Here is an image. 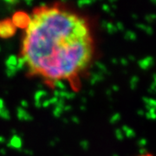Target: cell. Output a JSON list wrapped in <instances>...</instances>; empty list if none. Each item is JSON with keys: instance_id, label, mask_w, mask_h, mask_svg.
<instances>
[{"instance_id": "obj_1", "label": "cell", "mask_w": 156, "mask_h": 156, "mask_svg": "<svg viewBox=\"0 0 156 156\" xmlns=\"http://www.w3.org/2000/svg\"><path fill=\"white\" fill-rule=\"evenodd\" d=\"M77 17L57 8L44 7L34 13L26 28L22 56L31 73H42L55 81L88 66L93 53L91 39L74 35Z\"/></svg>"}, {"instance_id": "obj_2", "label": "cell", "mask_w": 156, "mask_h": 156, "mask_svg": "<svg viewBox=\"0 0 156 156\" xmlns=\"http://www.w3.org/2000/svg\"><path fill=\"white\" fill-rule=\"evenodd\" d=\"M11 21L16 28H27L29 23L30 21V17L25 12L17 11L14 13Z\"/></svg>"}, {"instance_id": "obj_3", "label": "cell", "mask_w": 156, "mask_h": 156, "mask_svg": "<svg viewBox=\"0 0 156 156\" xmlns=\"http://www.w3.org/2000/svg\"><path fill=\"white\" fill-rule=\"evenodd\" d=\"M16 32V27L13 25L11 20L6 19L0 21V37L8 38L12 37Z\"/></svg>"}, {"instance_id": "obj_4", "label": "cell", "mask_w": 156, "mask_h": 156, "mask_svg": "<svg viewBox=\"0 0 156 156\" xmlns=\"http://www.w3.org/2000/svg\"><path fill=\"white\" fill-rule=\"evenodd\" d=\"M22 145V138L18 134L12 135V137H11L10 140L8 141V143H7V147H8L13 148V149H17V150L21 149Z\"/></svg>"}, {"instance_id": "obj_5", "label": "cell", "mask_w": 156, "mask_h": 156, "mask_svg": "<svg viewBox=\"0 0 156 156\" xmlns=\"http://www.w3.org/2000/svg\"><path fill=\"white\" fill-rule=\"evenodd\" d=\"M154 58H153V56H146L145 58H143V59H140L138 61V65H139V67L141 69H143V70H147V69H149L153 65H154Z\"/></svg>"}, {"instance_id": "obj_6", "label": "cell", "mask_w": 156, "mask_h": 156, "mask_svg": "<svg viewBox=\"0 0 156 156\" xmlns=\"http://www.w3.org/2000/svg\"><path fill=\"white\" fill-rule=\"evenodd\" d=\"M17 116L19 121H24V122H30L33 120V116L30 115L28 112L24 108L21 107H18L17 108Z\"/></svg>"}, {"instance_id": "obj_7", "label": "cell", "mask_w": 156, "mask_h": 156, "mask_svg": "<svg viewBox=\"0 0 156 156\" xmlns=\"http://www.w3.org/2000/svg\"><path fill=\"white\" fill-rule=\"evenodd\" d=\"M17 57L15 55H11L8 56V58L5 60V66L6 69H11V70H15L18 71L17 68Z\"/></svg>"}, {"instance_id": "obj_8", "label": "cell", "mask_w": 156, "mask_h": 156, "mask_svg": "<svg viewBox=\"0 0 156 156\" xmlns=\"http://www.w3.org/2000/svg\"><path fill=\"white\" fill-rule=\"evenodd\" d=\"M48 95V93L44 90V89H38L34 95V99H35V106L37 108H41L42 107V98Z\"/></svg>"}, {"instance_id": "obj_9", "label": "cell", "mask_w": 156, "mask_h": 156, "mask_svg": "<svg viewBox=\"0 0 156 156\" xmlns=\"http://www.w3.org/2000/svg\"><path fill=\"white\" fill-rule=\"evenodd\" d=\"M122 131L124 134V136L128 137V139H133L136 136V133L133 128H131L130 127H128V125H123L122 127Z\"/></svg>"}, {"instance_id": "obj_10", "label": "cell", "mask_w": 156, "mask_h": 156, "mask_svg": "<svg viewBox=\"0 0 156 156\" xmlns=\"http://www.w3.org/2000/svg\"><path fill=\"white\" fill-rule=\"evenodd\" d=\"M104 80V75L101 74L100 72H95L91 75L90 78V84L91 85H95L96 83L102 82Z\"/></svg>"}, {"instance_id": "obj_11", "label": "cell", "mask_w": 156, "mask_h": 156, "mask_svg": "<svg viewBox=\"0 0 156 156\" xmlns=\"http://www.w3.org/2000/svg\"><path fill=\"white\" fill-rule=\"evenodd\" d=\"M95 66L96 68L98 69V70H99V72L101 74H102V75H104V74H110V73L108 72V69H107L106 65L103 63V62H95Z\"/></svg>"}, {"instance_id": "obj_12", "label": "cell", "mask_w": 156, "mask_h": 156, "mask_svg": "<svg viewBox=\"0 0 156 156\" xmlns=\"http://www.w3.org/2000/svg\"><path fill=\"white\" fill-rule=\"evenodd\" d=\"M139 83V77L137 76H133L130 81H129V86H130V89L132 90H135L137 89V86Z\"/></svg>"}, {"instance_id": "obj_13", "label": "cell", "mask_w": 156, "mask_h": 156, "mask_svg": "<svg viewBox=\"0 0 156 156\" xmlns=\"http://www.w3.org/2000/svg\"><path fill=\"white\" fill-rule=\"evenodd\" d=\"M124 38L127 41H135L137 39V36L133 30H127L124 35Z\"/></svg>"}, {"instance_id": "obj_14", "label": "cell", "mask_w": 156, "mask_h": 156, "mask_svg": "<svg viewBox=\"0 0 156 156\" xmlns=\"http://www.w3.org/2000/svg\"><path fill=\"white\" fill-rule=\"evenodd\" d=\"M54 86H55L56 89H57V90H59V91L67 90V86L63 83L61 80H55V81H54Z\"/></svg>"}, {"instance_id": "obj_15", "label": "cell", "mask_w": 156, "mask_h": 156, "mask_svg": "<svg viewBox=\"0 0 156 156\" xmlns=\"http://www.w3.org/2000/svg\"><path fill=\"white\" fill-rule=\"evenodd\" d=\"M106 30L107 32L110 35H113V34L116 33L117 32V29L115 27V25L111 22H108V24L106 26Z\"/></svg>"}, {"instance_id": "obj_16", "label": "cell", "mask_w": 156, "mask_h": 156, "mask_svg": "<svg viewBox=\"0 0 156 156\" xmlns=\"http://www.w3.org/2000/svg\"><path fill=\"white\" fill-rule=\"evenodd\" d=\"M0 118L4 119V120H10L11 119V115H10V112L9 110L5 108H1L0 109Z\"/></svg>"}, {"instance_id": "obj_17", "label": "cell", "mask_w": 156, "mask_h": 156, "mask_svg": "<svg viewBox=\"0 0 156 156\" xmlns=\"http://www.w3.org/2000/svg\"><path fill=\"white\" fill-rule=\"evenodd\" d=\"M122 119V115H121V114L120 113H115L113 115H112L111 117H110V119H109V122H110V124H115V123H117L120 120Z\"/></svg>"}, {"instance_id": "obj_18", "label": "cell", "mask_w": 156, "mask_h": 156, "mask_svg": "<svg viewBox=\"0 0 156 156\" xmlns=\"http://www.w3.org/2000/svg\"><path fill=\"white\" fill-rule=\"evenodd\" d=\"M27 63V62H26V59L23 57V56H21V57H19V58H17V68L18 70H20V69H23L24 66H25V64Z\"/></svg>"}, {"instance_id": "obj_19", "label": "cell", "mask_w": 156, "mask_h": 156, "mask_svg": "<svg viewBox=\"0 0 156 156\" xmlns=\"http://www.w3.org/2000/svg\"><path fill=\"white\" fill-rule=\"evenodd\" d=\"M145 115L148 120H154L156 118L155 108H151L149 111H147V113H145Z\"/></svg>"}, {"instance_id": "obj_20", "label": "cell", "mask_w": 156, "mask_h": 156, "mask_svg": "<svg viewBox=\"0 0 156 156\" xmlns=\"http://www.w3.org/2000/svg\"><path fill=\"white\" fill-rule=\"evenodd\" d=\"M115 137H116V139L118 140H123L124 137H125L121 128H117V129L115 130Z\"/></svg>"}, {"instance_id": "obj_21", "label": "cell", "mask_w": 156, "mask_h": 156, "mask_svg": "<svg viewBox=\"0 0 156 156\" xmlns=\"http://www.w3.org/2000/svg\"><path fill=\"white\" fill-rule=\"evenodd\" d=\"M62 112H63L62 108L55 107L54 109H53V111H52V114H53V115L56 117V118H60L62 115Z\"/></svg>"}, {"instance_id": "obj_22", "label": "cell", "mask_w": 156, "mask_h": 156, "mask_svg": "<svg viewBox=\"0 0 156 156\" xmlns=\"http://www.w3.org/2000/svg\"><path fill=\"white\" fill-rule=\"evenodd\" d=\"M80 147L84 151H88L89 148V142L87 140H83L80 141Z\"/></svg>"}, {"instance_id": "obj_23", "label": "cell", "mask_w": 156, "mask_h": 156, "mask_svg": "<svg viewBox=\"0 0 156 156\" xmlns=\"http://www.w3.org/2000/svg\"><path fill=\"white\" fill-rule=\"evenodd\" d=\"M156 16L155 14H147L145 17V20L147 23H153L154 20H155Z\"/></svg>"}, {"instance_id": "obj_24", "label": "cell", "mask_w": 156, "mask_h": 156, "mask_svg": "<svg viewBox=\"0 0 156 156\" xmlns=\"http://www.w3.org/2000/svg\"><path fill=\"white\" fill-rule=\"evenodd\" d=\"M137 144L140 147V148H143V147H145L147 144V140L146 138H140V139L138 140V142H137Z\"/></svg>"}, {"instance_id": "obj_25", "label": "cell", "mask_w": 156, "mask_h": 156, "mask_svg": "<svg viewBox=\"0 0 156 156\" xmlns=\"http://www.w3.org/2000/svg\"><path fill=\"white\" fill-rule=\"evenodd\" d=\"M93 4V1H78L77 5L80 8H83L84 5H89Z\"/></svg>"}, {"instance_id": "obj_26", "label": "cell", "mask_w": 156, "mask_h": 156, "mask_svg": "<svg viewBox=\"0 0 156 156\" xmlns=\"http://www.w3.org/2000/svg\"><path fill=\"white\" fill-rule=\"evenodd\" d=\"M65 106V101L63 100V99H58L57 101V102H56V104H55V107H57V108H62V110H63V107Z\"/></svg>"}, {"instance_id": "obj_27", "label": "cell", "mask_w": 156, "mask_h": 156, "mask_svg": "<svg viewBox=\"0 0 156 156\" xmlns=\"http://www.w3.org/2000/svg\"><path fill=\"white\" fill-rule=\"evenodd\" d=\"M5 74H6V76H8V77L11 78V77H13V76H16V74H17V71L6 69H5Z\"/></svg>"}, {"instance_id": "obj_28", "label": "cell", "mask_w": 156, "mask_h": 156, "mask_svg": "<svg viewBox=\"0 0 156 156\" xmlns=\"http://www.w3.org/2000/svg\"><path fill=\"white\" fill-rule=\"evenodd\" d=\"M115 27H116L117 30H120V31H123L124 30H125V26H124V24H123L122 23L120 22V21H118V22L115 24Z\"/></svg>"}, {"instance_id": "obj_29", "label": "cell", "mask_w": 156, "mask_h": 156, "mask_svg": "<svg viewBox=\"0 0 156 156\" xmlns=\"http://www.w3.org/2000/svg\"><path fill=\"white\" fill-rule=\"evenodd\" d=\"M76 97V93L75 92H69L67 91V95H66V98L67 100H72Z\"/></svg>"}, {"instance_id": "obj_30", "label": "cell", "mask_w": 156, "mask_h": 156, "mask_svg": "<svg viewBox=\"0 0 156 156\" xmlns=\"http://www.w3.org/2000/svg\"><path fill=\"white\" fill-rule=\"evenodd\" d=\"M147 25H146L144 23H136V27L140 30H144L145 31L146 29H147Z\"/></svg>"}, {"instance_id": "obj_31", "label": "cell", "mask_w": 156, "mask_h": 156, "mask_svg": "<svg viewBox=\"0 0 156 156\" xmlns=\"http://www.w3.org/2000/svg\"><path fill=\"white\" fill-rule=\"evenodd\" d=\"M155 85H156V83L153 81V83H152V84H151L150 88L148 89V92H150V93H154V92H155V89H156Z\"/></svg>"}, {"instance_id": "obj_32", "label": "cell", "mask_w": 156, "mask_h": 156, "mask_svg": "<svg viewBox=\"0 0 156 156\" xmlns=\"http://www.w3.org/2000/svg\"><path fill=\"white\" fill-rule=\"evenodd\" d=\"M18 151H20V152H23V154H27V155H33V151L32 150H30V149H23V150H22V149H19Z\"/></svg>"}, {"instance_id": "obj_33", "label": "cell", "mask_w": 156, "mask_h": 156, "mask_svg": "<svg viewBox=\"0 0 156 156\" xmlns=\"http://www.w3.org/2000/svg\"><path fill=\"white\" fill-rule=\"evenodd\" d=\"M20 107L22 108H28L29 107V103L27 101L25 100H22L21 101V102H20Z\"/></svg>"}, {"instance_id": "obj_34", "label": "cell", "mask_w": 156, "mask_h": 156, "mask_svg": "<svg viewBox=\"0 0 156 156\" xmlns=\"http://www.w3.org/2000/svg\"><path fill=\"white\" fill-rule=\"evenodd\" d=\"M120 63L122 65V66H124V67H126V66H128V63H129V62H128V60L127 59V58H122L121 60H120Z\"/></svg>"}, {"instance_id": "obj_35", "label": "cell", "mask_w": 156, "mask_h": 156, "mask_svg": "<svg viewBox=\"0 0 156 156\" xmlns=\"http://www.w3.org/2000/svg\"><path fill=\"white\" fill-rule=\"evenodd\" d=\"M101 9H102V11H104L105 12H108V13H109L110 12V6L108 5H107V4H104V5H102V7H101Z\"/></svg>"}, {"instance_id": "obj_36", "label": "cell", "mask_w": 156, "mask_h": 156, "mask_svg": "<svg viewBox=\"0 0 156 156\" xmlns=\"http://www.w3.org/2000/svg\"><path fill=\"white\" fill-rule=\"evenodd\" d=\"M6 5H8V6H13L14 5H17L18 3V1H12V0H6L5 1Z\"/></svg>"}, {"instance_id": "obj_37", "label": "cell", "mask_w": 156, "mask_h": 156, "mask_svg": "<svg viewBox=\"0 0 156 156\" xmlns=\"http://www.w3.org/2000/svg\"><path fill=\"white\" fill-rule=\"evenodd\" d=\"M59 98H56V97H54V96H52L51 98L49 99V101H50V105H55L56 102H57V101H58Z\"/></svg>"}, {"instance_id": "obj_38", "label": "cell", "mask_w": 156, "mask_h": 156, "mask_svg": "<svg viewBox=\"0 0 156 156\" xmlns=\"http://www.w3.org/2000/svg\"><path fill=\"white\" fill-rule=\"evenodd\" d=\"M145 32L148 36H152L153 35V33H154V30H153V28L151 27V26H147V29H146Z\"/></svg>"}, {"instance_id": "obj_39", "label": "cell", "mask_w": 156, "mask_h": 156, "mask_svg": "<svg viewBox=\"0 0 156 156\" xmlns=\"http://www.w3.org/2000/svg\"><path fill=\"white\" fill-rule=\"evenodd\" d=\"M139 154H140V155H147V150L146 149L145 147H143V148H140Z\"/></svg>"}, {"instance_id": "obj_40", "label": "cell", "mask_w": 156, "mask_h": 156, "mask_svg": "<svg viewBox=\"0 0 156 156\" xmlns=\"http://www.w3.org/2000/svg\"><path fill=\"white\" fill-rule=\"evenodd\" d=\"M71 121L74 123H76V124H80V119L77 116H76V115L71 116Z\"/></svg>"}, {"instance_id": "obj_41", "label": "cell", "mask_w": 156, "mask_h": 156, "mask_svg": "<svg viewBox=\"0 0 156 156\" xmlns=\"http://www.w3.org/2000/svg\"><path fill=\"white\" fill-rule=\"evenodd\" d=\"M50 105V101H49V99L42 101V107H44V108H48Z\"/></svg>"}, {"instance_id": "obj_42", "label": "cell", "mask_w": 156, "mask_h": 156, "mask_svg": "<svg viewBox=\"0 0 156 156\" xmlns=\"http://www.w3.org/2000/svg\"><path fill=\"white\" fill-rule=\"evenodd\" d=\"M71 110H72V106H70V105H66L65 104V106L63 107V111L69 112Z\"/></svg>"}, {"instance_id": "obj_43", "label": "cell", "mask_w": 156, "mask_h": 156, "mask_svg": "<svg viewBox=\"0 0 156 156\" xmlns=\"http://www.w3.org/2000/svg\"><path fill=\"white\" fill-rule=\"evenodd\" d=\"M6 108L5 102V101L3 100L2 98H0V109L1 108Z\"/></svg>"}, {"instance_id": "obj_44", "label": "cell", "mask_w": 156, "mask_h": 156, "mask_svg": "<svg viewBox=\"0 0 156 156\" xmlns=\"http://www.w3.org/2000/svg\"><path fill=\"white\" fill-rule=\"evenodd\" d=\"M107 24H108V21L107 20H102L101 23V27L102 29H106Z\"/></svg>"}, {"instance_id": "obj_45", "label": "cell", "mask_w": 156, "mask_h": 156, "mask_svg": "<svg viewBox=\"0 0 156 156\" xmlns=\"http://www.w3.org/2000/svg\"><path fill=\"white\" fill-rule=\"evenodd\" d=\"M112 91H115V92H118L119 90H120V88L117 86V85H113L112 86Z\"/></svg>"}, {"instance_id": "obj_46", "label": "cell", "mask_w": 156, "mask_h": 156, "mask_svg": "<svg viewBox=\"0 0 156 156\" xmlns=\"http://www.w3.org/2000/svg\"><path fill=\"white\" fill-rule=\"evenodd\" d=\"M137 115H140V116H142V115H145V112L143 109H138V111H137Z\"/></svg>"}, {"instance_id": "obj_47", "label": "cell", "mask_w": 156, "mask_h": 156, "mask_svg": "<svg viewBox=\"0 0 156 156\" xmlns=\"http://www.w3.org/2000/svg\"><path fill=\"white\" fill-rule=\"evenodd\" d=\"M24 3H25V5H27L29 6H30L33 5V1H31V0H26Z\"/></svg>"}, {"instance_id": "obj_48", "label": "cell", "mask_w": 156, "mask_h": 156, "mask_svg": "<svg viewBox=\"0 0 156 156\" xmlns=\"http://www.w3.org/2000/svg\"><path fill=\"white\" fill-rule=\"evenodd\" d=\"M5 141H6L5 138L4 136L0 135V144H3V143H5Z\"/></svg>"}, {"instance_id": "obj_49", "label": "cell", "mask_w": 156, "mask_h": 156, "mask_svg": "<svg viewBox=\"0 0 156 156\" xmlns=\"http://www.w3.org/2000/svg\"><path fill=\"white\" fill-rule=\"evenodd\" d=\"M128 62L131 61V62H134L135 61V57H134L133 55H130V56H128Z\"/></svg>"}, {"instance_id": "obj_50", "label": "cell", "mask_w": 156, "mask_h": 156, "mask_svg": "<svg viewBox=\"0 0 156 156\" xmlns=\"http://www.w3.org/2000/svg\"><path fill=\"white\" fill-rule=\"evenodd\" d=\"M0 154H1L2 155H5L6 150L5 149V148H1V149H0Z\"/></svg>"}, {"instance_id": "obj_51", "label": "cell", "mask_w": 156, "mask_h": 156, "mask_svg": "<svg viewBox=\"0 0 156 156\" xmlns=\"http://www.w3.org/2000/svg\"><path fill=\"white\" fill-rule=\"evenodd\" d=\"M106 94L108 95V97H111V95H112V90H111V89H107Z\"/></svg>"}, {"instance_id": "obj_52", "label": "cell", "mask_w": 156, "mask_h": 156, "mask_svg": "<svg viewBox=\"0 0 156 156\" xmlns=\"http://www.w3.org/2000/svg\"><path fill=\"white\" fill-rule=\"evenodd\" d=\"M111 62L113 64H115V65H116V64H118V60H117L116 58H113V59L111 60Z\"/></svg>"}, {"instance_id": "obj_53", "label": "cell", "mask_w": 156, "mask_h": 156, "mask_svg": "<svg viewBox=\"0 0 156 156\" xmlns=\"http://www.w3.org/2000/svg\"><path fill=\"white\" fill-rule=\"evenodd\" d=\"M80 109H81L82 111H86V110H87V107L85 106V105H82V106L80 107Z\"/></svg>"}, {"instance_id": "obj_54", "label": "cell", "mask_w": 156, "mask_h": 156, "mask_svg": "<svg viewBox=\"0 0 156 156\" xmlns=\"http://www.w3.org/2000/svg\"><path fill=\"white\" fill-rule=\"evenodd\" d=\"M89 95H90V96H94V95H95V92H94V90H89Z\"/></svg>"}, {"instance_id": "obj_55", "label": "cell", "mask_w": 156, "mask_h": 156, "mask_svg": "<svg viewBox=\"0 0 156 156\" xmlns=\"http://www.w3.org/2000/svg\"><path fill=\"white\" fill-rule=\"evenodd\" d=\"M56 145V142L54 141V140H51L50 142V147H54V146Z\"/></svg>"}, {"instance_id": "obj_56", "label": "cell", "mask_w": 156, "mask_h": 156, "mask_svg": "<svg viewBox=\"0 0 156 156\" xmlns=\"http://www.w3.org/2000/svg\"><path fill=\"white\" fill-rule=\"evenodd\" d=\"M82 101H83V105H84V104L87 102V99H86L85 97H83V98H82Z\"/></svg>"}, {"instance_id": "obj_57", "label": "cell", "mask_w": 156, "mask_h": 156, "mask_svg": "<svg viewBox=\"0 0 156 156\" xmlns=\"http://www.w3.org/2000/svg\"><path fill=\"white\" fill-rule=\"evenodd\" d=\"M132 17H133L134 19H138V16H137L136 14H132Z\"/></svg>"}, {"instance_id": "obj_58", "label": "cell", "mask_w": 156, "mask_h": 156, "mask_svg": "<svg viewBox=\"0 0 156 156\" xmlns=\"http://www.w3.org/2000/svg\"><path fill=\"white\" fill-rule=\"evenodd\" d=\"M62 122H63L64 123H66V124L69 123V121H68L67 119H65V118H63V119H62Z\"/></svg>"}, {"instance_id": "obj_59", "label": "cell", "mask_w": 156, "mask_h": 156, "mask_svg": "<svg viewBox=\"0 0 156 156\" xmlns=\"http://www.w3.org/2000/svg\"><path fill=\"white\" fill-rule=\"evenodd\" d=\"M113 156H119V155H118L117 154H113Z\"/></svg>"}, {"instance_id": "obj_60", "label": "cell", "mask_w": 156, "mask_h": 156, "mask_svg": "<svg viewBox=\"0 0 156 156\" xmlns=\"http://www.w3.org/2000/svg\"><path fill=\"white\" fill-rule=\"evenodd\" d=\"M140 156H151V155H149V154H147V155H140Z\"/></svg>"}, {"instance_id": "obj_61", "label": "cell", "mask_w": 156, "mask_h": 156, "mask_svg": "<svg viewBox=\"0 0 156 156\" xmlns=\"http://www.w3.org/2000/svg\"><path fill=\"white\" fill-rule=\"evenodd\" d=\"M0 52H1V46H0Z\"/></svg>"}]
</instances>
